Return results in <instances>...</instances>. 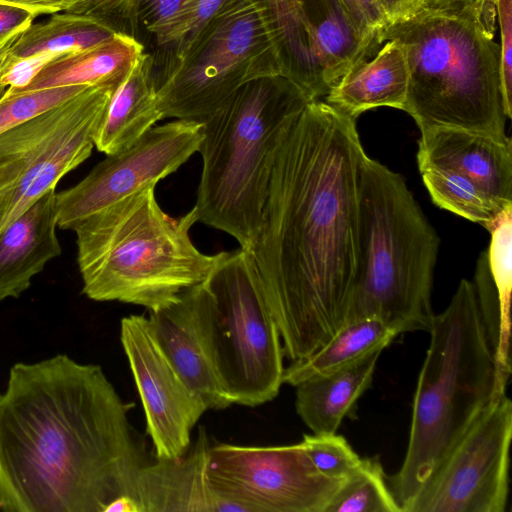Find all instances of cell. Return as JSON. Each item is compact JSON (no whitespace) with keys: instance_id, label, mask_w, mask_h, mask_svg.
I'll use <instances>...</instances> for the list:
<instances>
[{"instance_id":"cell-1","label":"cell","mask_w":512,"mask_h":512,"mask_svg":"<svg viewBox=\"0 0 512 512\" xmlns=\"http://www.w3.org/2000/svg\"><path fill=\"white\" fill-rule=\"evenodd\" d=\"M356 119L310 101L278 148L251 252L283 352L303 359L345 323L358 262Z\"/></svg>"},{"instance_id":"cell-2","label":"cell","mask_w":512,"mask_h":512,"mask_svg":"<svg viewBox=\"0 0 512 512\" xmlns=\"http://www.w3.org/2000/svg\"><path fill=\"white\" fill-rule=\"evenodd\" d=\"M102 368L65 354L10 369L0 397V509L104 512L151 459Z\"/></svg>"},{"instance_id":"cell-3","label":"cell","mask_w":512,"mask_h":512,"mask_svg":"<svg viewBox=\"0 0 512 512\" xmlns=\"http://www.w3.org/2000/svg\"><path fill=\"white\" fill-rule=\"evenodd\" d=\"M494 0H423L388 25L379 43L404 50L409 87L404 111L420 131L455 127L508 137Z\"/></svg>"},{"instance_id":"cell-4","label":"cell","mask_w":512,"mask_h":512,"mask_svg":"<svg viewBox=\"0 0 512 512\" xmlns=\"http://www.w3.org/2000/svg\"><path fill=\"white\" fill-rule=\"evenodd\" d=\"M155 187L145 188L79 222L77 262L82 292L95 301H119L149 311L166 307L202 283L223 257L208 255L190 237L195 207L171 217Z\"/></svg>"},{"instance_id":"cell-5","label":"cell","mask_w":512,"mask_h":512,"mask_svg":"<svg viewBox=\"0 0 512 512\" xmlns=\"http://www.w3.org/2000/svg\"><path fill=\"white\" fill-rule=\"evenodd\" d=\"M312 101L290 79L250 81L203 121L198 221L251 252L260 229L274 160L286 132Z\"/></svg>"},{"instance_id":"cell-6","label":"cell","mask_w":512,"mask_h":512,"mask_svg":"<svg viewBox=\"0 0 512 512\" xmlns=\"http://www.w3.org/2000/svg\"><path fill=\"white\" fill-rule=\"evenodd\" d=\"M358 243L345 323L377 317L399 334L429 331L439 238L404 178L367 155L359 178Z\"/></svg>"},{"instance_id":"cell-7","label":"cell","mask_w":512,"mask_h":512,"mask_svg":"<svg viewBox=\"0 0 512 512\" xmlns=\"http://www.w3.org/2000/svg\"><path fill=\"white\" fill-rule=\"evenodd\" d=\"M413 399L407 451L387 478L403 512L471 420L495 395L496 365L472 281L434 314Z\"/></svg>"},{"instance_id":"cell-8","label":"cell","mask_w":512,"mask_h":512,"mask_svg":"<svg viewBox=\"0 0 512 512\" xmlns=\"http://www.w3.org/2000/svg\"><path fill=\"white\" fill-rule=\"evenodd\" d=\"M198 326L230 402L257 406L283 384V346L251 254L225 252L190 288Z\"/></svg>"},{"instance_id":"cell-9","label":"cell","mask_w":512,"mask_h":512,"mask_svg":"<svg viewBox=\"0 0 512 512\" xmlns=\"http://www.w3.org/2000/svg\"><path fill=\"white\" fill-rule=\"evenodd\" d=\"M282 73L262 0H233L173 49L156 78L163 119L202 123L246 83Z\"/></svg>"},{"instance_id":"cell-10","label":"cell","mask_w":512,"mask_h":512,"mask_svg":"<svg viewBox=\"0 0 512 512\" xmlns=\"http://www.w3.org/2000/svg\"><path fill=\"white\" fill-rule=\"evenodd\" d=\"M121 81L76 96L0 134V231L84 162Z\"/></svg>"},{"instance_id":"cell-11","label":"cell","mask_w":512,"mask_h":512,"mask_svg":"<svg viewBox=\"0 0 512 512\" xmlns=\"http://www.w3.org/2000/svg\"><path fill=\"white\" fill-rule=\"evenodd\" d=\"M512 402L492 398L436 464L403 512H504Z\"/></svg>"},{"instance_id":"cell-12","label":"cell","mask_w":512,"mask_h":512,"mask_svg":"<svg viewBox=\"0 0 512 512\" xmlns=\"http://www.w3.org/2000/svg\"><path fill=\"white\" fill-rule=\"evenodd\" d=\"M207 474L215 493L241 512H326L345 482L321 474L301 443H211Z\"/></svg>"},{"instance_id":"cell-13","label":"cell","mask_w":512,"mask_h":512,"mask_svg":"<svg viewBox=\"0 0 512 512\" xmlns=\"http://www.w3.org/2000/svg\"><path fill=\"white\" fill-rule=\"evenodd\" d=\"M203 138V123L175 119L151 128L139 141L107 155L78 184L56 193L58 227L79 222L156 184L178 170Z\"/></svg>"},{"instance_id":"cell-14","label":"cell","mask_w":512,"mask_h":512,"mask_svg":"<svg viewBox=\"0 0 512 512\" xmlns=\"http://www.w3.org/2000/svg\"><path fill=\"white\" fill-rule=\"evenodd\" d=\"M283 76L311 100L325 96L334 76L364 53L366 41L340 0H262Z\"/></svg>"},{"instance_id":"cell-15","label":"cell","mask_w":512,"mask_h":512,"mask_svg":"<svg viewBox=\"0 0 512 512\" xmlns=\"http://www.w3.org/2000/svg\"><path fill=\"white\" fill-rule=\"evenodd\" d=\"M120 338L146 418L156 458H178L190 448L191 431L207 410L183 381L154 337L148 318L121 320Z\"/></svg>"},{"instance_id":"cell-16","label":"cell","mask_w":512,"mask_h":512,"mask_svg":"<svg viewBox=\"0 0 512 512\" xmlns=\"http://www.w3.org/2000/svg\"><path fill=\"white\" fill-rule=\"evenodd\" d=\"M418 167L455 171L474 182L495 200L512 205V143L510 137L455 127L421 131Z\"/></svg>"},{"instance_id":"cell-17","label":"cell","mask_w":512,"mask_h":512,"mask_svg":"<svg viewBox=\"0 0 512 512\" xmlns=\"http://www.w3.org/2000/svg\"><path fill=\"white\" fill-rule=\"evenodd\" d=\"M211 442L204 427L181 457L156 458L139 471L134 499L141 512H241L213 490L207 474Z\"/></svg>"},{"instance_id":"cell-18","label":"cell","mask_w":512,"mask_h":512,"mask_svg":"<svg viewBox=\"0 0 512 512\" xmlns=\"http://www.w3.org/2000/svg\"><path fill=\"white\" fill-rule=\"evenodd\" d=\"M151 331L166 357L207 409H224L226 396L201 335L190 288L174 303L149 311Z\"/></svg>"},{"instance_id":"cell-19","label":"cell","mask_w":512,"mask_h":512,"mask_svg":"<svg viewBox=\"0 0 512 512\" xmlns=\"http://www.w3.org/2000/svg\"><path fill=\"white\" fill-rule=\"evenodd\" d=\"M56 188L44 193L0 231V302L19 297L31 279L61 254Z\"/></svg>"},{"instance_id":"cell-20","label":"cell","mask_w":512,"mask_h":512,"mask_svg":"<svg viewBox=\"0 0 512 512\" xmlns=\"http://www.w3.org/2000/svg\"><path fill=\"white\" fill-rule=\"evenodd\" d=\"M409 69L401 45L388 40L371 60L344 74L325 95V102L356 119L377 108L405 109Z\"/></svg>"},{"instance_id":"cell-21","label":"cell","mask_w":512,"mask_h":512,"mask_svg":"<svg viewBox=\"0 0 512 512\" xmlns=\"http://www.w3.org/2000/svg\"><path fill=\"white\" fill-rule=\"evenodd\" d=\"M161 120L154 57L144 51L114 91L96 132L95 147L106 155L125 150Z\"/></svg>"},{"instance_id":"cell-22","label":"cell","mask_w":512,"mask_h":512,"mask_svg":"<svg viewBox=\"0 0 512 512\" xmlns=\"http://www.w3.org/2000/svg\"><path fill=\"white\" fill-rule=\"evenodd\" d=\"M143 52L144 47L135 36L118 32L112 39L100 45L53 57L24 88L7 89L11 92H23L121 81Z\"/></svg>"},{"instance_id":"cell-23","label":"cell","mask_w":512,"mask_h":512,"mask_svg":"<svg viewBox=\"0 0 512 512\" xmlns=\"http://www.w3.org/2000/svg\"><path fill=\"white\" fill-rule=\"evenodd\" d=\"M382 351L297 384L296 411L314 434L335 433L370 387Z\"/></svg>"},{"instance_id":"cell-24","label":"cell","mask_w":512,"mask_h":512,"mask_svg":"<svg viewBox=\"0 0 512 512\" xmlns=\"http://www.w3.org/2000/svg\"><path fill=\"white\" fill-rule=\"evenodd\" d=\"M396 329L377 317L347 322L309 356L292 361L284 369L283 383L296 386L312 377L351 365L377 351H383L398 335Z\"/></svg>"},{"instance_id":"cell-25","label":"cell","mask_w":512,"mask_h":512,"mask_svg":"<svg viewBox=\"0 0 512 512\" xmlns=\"http://www.w3.org/2000/svg\"><path fill=\"white\" fill-rule=\"evenodd\" d=\"M50 15L42 22L32 23L17 37L9 51L11 67L24 60L89 49L118 33L93 16L68 11Z\"/></svg>"},{"instance_id":"cell-26","label":"cell","mask_w":512,"mask_h":512,"mask_svg":"<svg viewBox=\"0 0 512 512\" xmlns=\"http://www.w3.org/2000/svg\"><path fill=\"white\" fill-rule=\"evenodd\" d=\"M419 170L431 199L438 207L481 224L488 231L496 225L503 212L512 207L495 200L455 171L438 167Z\"/></svg>"},{"instance_id":"cell-27","label":"cell","mask_w":512,"mask_h":512,"mask_svg":"<svg viewBox=\"0 0 512 512\" xmlns=\"http://www.w3.org/2000/svg\"><path fill=\"white\" fill-rule=\"evenodd\" d=\"M326 512H402L380 462L363 459L360 468L337 491Z\"/></svg>"},{"instance_id":"cell-28","label":"cell","mask_w":512,"mask_h":512,"mask_svg":"<svg viewBox=\"0 0 512 512\" xmlns=\"http://www.w3.org/2000/svg\"><path fill=\"white\" fill-rule=\"evenodd\" d=\"M89 86H64L11 92L0 97V134L17 127L76 96Z\"/></svg>"},{"instance_id":"cell-29","label":"cell","mask_w":512,"mask_h":512,"mask_svg":"<svg viewBox=\"0 0 512 512\" xmlns=\"http://www.w3.org/2000/svg\"><path fill=\"white\" fill-rule=\"evenodd\" d=\"M300 443L314 467L334 480H347L363 461L347 440L336 432L304 435Z\"/></svg>"},{"instance_id":"cell-30","label":"cell","mask_w":512,"mask_h":512,"mask_svg":"<svg viewBox=\"0 0 512 512\" xmlns=\"http://www.w3.org/2000/svg\"><path fill=\"white\" fill-rule=\"evenodd\" d=\"M140 0H79L68 12L103 20L117 32L135 36L139 24Z\"/></svg>"},{"instance_id":"cell-31","label":"cell","mask_w":512,"mask_h":512,"mask_svg":"<svg viewBox=\"0 0 512 512\" xmlns=\"http://www.w3.org/2000/svg\"><path fill=\"white\" fill-rule=\"evenodd\" d=\"M233 0H192L159 46L177 48Z\"/></svg>"},{"instance_id":"cell-32","label":"cell","mask_w":512,"mask_h":512,"mask_svg":"<svg viewBox=\"0 0 512 512\" xmlns=\"http://www.w3.org/2000/svg\"><path fill=\"white\" fill-rule=\"evenodd\" d=\"M500 26V74L504 111L512 116V0H494Z\"/></svg>"},{"instance_id":"cell-33","label":"cell","mask_w":512,"mask_h":512,"mask_svg":"<svg viewBox=\"0 0 512 512\" xmlns=\"http://www.w3.org/2000/svg\"><path fill=\"white\" fill-rule=\"evenodd\" d=\"M192 0H140L139 21L159 45Z\"/></svg>"},{"instance_id":"cell-34","label":"cell","mask_w":512,"mask_h":512,"mask_svg":"<svg viewBox=\"0 0 512 512\" xmlns=\"http://www.w3.org/2000/svg\"><path fill=\"white\" fill-rule=\"evenodd\" d=\"M356 27L366 38L379 43V35L389 25L376 0H340Z\"/></svg>"},{"instance_id":"cell-35","label":"cell","mask_w":512,"mask_h":512,"mask_svg":"<svg viewBox=\"0 0 512 512\" xmlns=\"http://www.w3.org/2000/svg\"><path fill=\"white\" fill-rule=\"evenodd\" d=\"M37 16L20 7L0 3V44L28 28Z\"/></svg>"},{"instance_id":"cell-36","label":"cell","mask_w":512,"mask_h":512,"mask_svg":"<svg viewBox=\"0 0 512 512\" xmlns=\"http://www.w3.org/2000/svg\"><path fill=\"white\" fill-rule=\"evenodd\" d=\"M79 0H0L1 4L26 9L36 16L67 11Z\"/></svg>"},{"instance_id":"cell-37","label":"cell","mask_w":512,"mask_h":512,"mask_svg":"<svg viewBox=\"0 0 512 512\" xmlns=\"http://www.w3.org/2000/svg\"><path fill=\"white\" fill-rule=\"evenodd\" d=\"M389 25L414 12L423 0H376Z\"/></svg>"},{"instance_id":"cell-38","label":"cell","mask_w":512,"mask_h":512,"mask_svg":"<svg viewBox=\"0 0 512 512\" xmlns=\"http://www.w3.org/2000/svg\"><path fill=\"white\" fill-rule=\"evenodd\" d=\"M104 512H141V509L134 498L121 496L111 501Z\"/></svg>"},{"instance_id":"cell-39","label":"cell","mask_w":512,"mask_h":512,"mask_svg":"<svg viewBox=\"0 0 512 512\" xmlns=\"http://www.w3.org/2000/svg\"><path fill=\"white\" fill-rule=\"evenodd\" d=\"M21 33H16L12 35L0 44V79L3 76V74L11 67V63L9 60V51L14 41ZM3 90L4 89L0 85V93Z\"/></svg>"},{"instance_id":"cell-40","label":"cell","mask_w":512,"mask_h":512,"mask_svg":"<svg viewBox=\"0 0 512 512\" xmlns=\"http://www.w3.org/2000/svg\"><path fill=\"white\" fill-rule=\"evenodd\" d=\"M0 397H1V394H0Z\"/></svg>"}]
</instances>
